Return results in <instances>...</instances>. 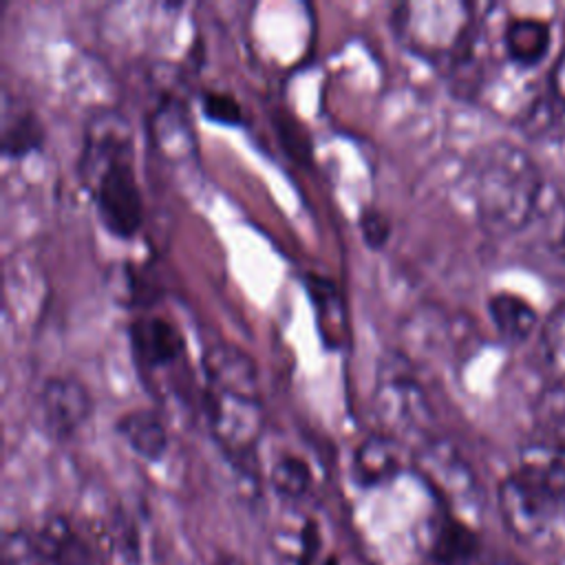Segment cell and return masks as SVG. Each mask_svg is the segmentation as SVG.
Returning a JSON list of instances; mask_svg holds the SVG:
<instances>
[{
  "mask_svg": "<svg viewBox=\"0 0 565 565\" xmlns=\"http://www.w3.org/2000/svg\"><path fill=\"white\" fill-rule=\"evenodd\" d=\"M320 565H340V561H338V556H333V554H329Z\"/></svg>",
  "mask_w": 565,
  "mask_h": 565,
  "instance_id": "cell-26",
  "label": "cell"
},
{
  "mask_svg": "<svg viewBox=\"0 0 565 565\" xmlns=\"http://www.w3.org/2000/svg\"><path fill=\"white\" fill-rule=\"evenodd\" d=\"M550 88H552V95L554 99L565 106V49L561 51L552 73H550Z\"/></svg>",
  "mask_w": 565,
  "mask_h": 565,
  "instance_id": "cell-24",
  "label": "cell"
},
{
  "mask_svg": "<svg viewBox=\"0 0 565 565\" xmlns=\"http://www.w3.org/2000/svg\"><path fill=\"white\" fill-rule=\"evenodd\" d=\"M541 344L554 386L565 393V302L558 305L543 322Z\"/></svg>",
  "mask_w": 565,
  "mask_h": 565,
  "instance_id": "cell-19",
  "label": "cell"
},
{
  "mask_svg": "<svg viewBox=\"0 0 565 565\" xmlns=\"http://www.w3.org/2000/svg\"><path fill=\"white\" fill-rule=\"evenodd\" d=\"M35 411L44 430L55 439L73 437L93 411V399L84 382L71 373L51 375L38 391Z\"/></svg>",
  "mask_w": 565,
  "mask_h": 565,
  "instance_id": "cell-7",
  "label": "cell"
},
{
  "mask_svg": "<svg viewBox=\"0 0 565 565\" xmlns=\"http://www.w3.org/2000/svg\"><path fill=\"white\" fill-rule=\"evenodd\" d=\"M402 470V452L397 441L386 433H373L364 437L351 455V475L364 486H382Z\"/></svg>",
  "mask_w": 565,
  "mask_h": 565,
  "instance_id": "cell-10",
  "label": "cell"
},
{
  "mask_svg": "<svg viewBox=\"0 0 565 565\" xmlns=\"http://www.w3.org/2000/svg\"><path fill=\"white\" fill-rule=\"evenodd\" d=\"M397 33L422 55L455 53L470 29V7L459 2H411L395 9Z\"/></svg>",
  "mask_w": 565,
  "mask_h": 565,
  "instance_id": "cell-4",
  "label": "cell"
},
{
  "mask_svg": "<svg viewBox=\"0 0 565 565\" xmlns=\"http://www.w3.org/2000/svg\"><path fill=\"white\" fill-rule=\"evenodd\" d=\"M358 225H360V234H362V241L366 243V247L371 249H380L388 236H391V221L384 212H380L377 207H364L360 212V218H358Z\"/></svg>",
  "mask_w": 565,
  "mask_h": 565,
  "instance_id": "cell-22",
  "label": "cell"
},
{
  "mask_svg": "<svg viewBox=\"0 0 565 565\" xmlns=\"http://www.w3.org/2000/svg\"><path fill=\"white\" fill-rule=\"evenodd\" d=\"M203 408L212 437L232 455H247L263 430L260 393L205 386Z\"/></svg>",
  "mask_w": 565,
  "mask_h": 565,
  "instance_id": "cell-5",
  "label": "cell"
},
{
  "mask_svg": "<svg viewBox=\"0 0 565 565\" xmlns=\"http://www.w3.org/2000/svg\"><path fill=\"white\" fill-rule=\"evenodd\" d=\"M433 556L444 565H466L470 558L479 552V539L472 532V527L457 519L446 514L433 534Z\"/></svg>",
  "mask_w": 565,
  "mask_h": 565,
  "instance_id": "cell-17",
  "label": "cell"
},
{
  "mask_svg": "<svg viewBox=\"0 0 565 565\" xmlns=\"http://www.w3.org/2000/svg\"><path fill=\"white\" fill-rule=\"evenodd\" d=\"M205 386L232 388V391H258V369L249 353L232 342H216L205 349L203 358Z\"/></svg>",
  "mask_w": 565,
  "mask_h": 565,
  "instance_id": "cell-9",
  "label": "cell"
},
{
  "mask_svg": "<svg viewBox=\"0 0 565 565\" xmlns=\"http://www.w3.org/2000/svg\"><path fill=\"white\" fill-rule=\"evenodd\" d=\"M216 565H245V563L238 556H234V554H223Z\"/></svg>",
  "mask_w": 565,
  "mask_h": 565,
  "instance_id": "cell-25",
  "label": "cell"
},
{
  "mask_svg": "<svg viewBox=\"0 0 565 565\" xmlns=\"http://www.w3.org/2000/svg\"><path fill=\"white\" fill-rule=\"evenodd\" d=\"M565 505V446L534 448L499 486V512L519 541L547 530Z\"/></svg>",
  "mask_w": 565,
  "mask_h": 565,
  "instance_id": "cell-3",
  "label": "cell"
},
{
  "mask_svg": "<svg viewBox=\"0 0 565 565\" xmlns=\"http://www.w3.org/2000/svg\"><path fill=\"white\" fill-rule=\"evenodd\" d=\"M269 483L278 497L298 501L311 490L313 472L302 457L282 455L274 461V466L269 470Z\"/></svg>",
  "mask_w": 565,
  "mask_h": 565,
  "instance_id": "cell-18",
  "label": "cell"
},
{
  "mask_svg": "<svg viewBox=\"0 0 565 565\" xmlns=\"http://www.w3.org/2000/svg\"><path fill=\"white\" fill-rule=\"evenodd\" d=\"M130 347L143 366L161 369L177 362L183 351V338L168 318L141 316L128 324Z\"/></svg>",
  "mask_w": 565,
  "mask_h": 565,
  "instance_id": "cell-8",
  "label": "cell"
},
{
  "mask_svg": "<svg viewBox=\"0 0 565 565\" xmlns=\"http://www.w3.org/2000/svg\"><path fill=\"white\" fill-rule=\"evenodd\" d=\"M115 430L126 446L146 461L161 459L168 448L166 426L152 408H128L117 417Z\"/></svg>",
  "mask_w": 565,
  "mask_h": 565,
  "instance_id": "cell-11",
  "label": "cell"
},
{
  "mask_svg": "<svg viewBox=\"0 0 565 565\" xmlns=\"http://www.w3.org/2000/svg\"><path fill=\"white\" fill-rule=\"evenodd\" d=\"M488 316L499 335L514 344L527 340L539 324L536 309L525 298L512 291L492 294L488 298Z\"/></svg>",
  "mask_w": 565,
  "mask_h": 565,
  "instance_id": "cell-14",
  "label": "cell"
},
{
  "mask_svg": "<svg viewBox=\"0 0 565 565\" xmlns=\"http://www.w3.org/2000/svg\"><path fill=\"white\" fill-rule=\"evenodd\" d=\"M305 287L318 313V329L329 347H340L347 340V316L340 291L331 278L307 274Z\"/></svg>",
  "mask_w": 565,
  "mask_h": 565,
  "instance_id": "cell-13",
  "label": "cell"
},
{
  "mask_svg": "<svg viewBox=\"0 0 565 565\" xmlns=\"http://www.w3.org/2000/svg\"><path fill=\"white\" fill-rule=\"evenodd\" d=\"M543 190L534 159L510 141H492L472 159V196L479 223L492 234L527 225Z\"/></svg>",
  "mask_w": 565,
  "mask_h": 565,
  "instance_id": "cell-2",
  "label": "cell"
},
{
  "mask_svg": "<svg viewBox=\"0 0 565 565\" xmlns=\"http://www.w3.org/2000/svg\"><path fill=\"white\" fill-rule=\"evenodd\" d=\"M79 177L102 225L119 238H130L141 225L143 201L132 166V130L119 110L99 108L86 119Z\"/></svg>",
  "mask_w": 565,
  "mask_h": 565,
  "instance_id": "cell-1",
  "label": "cell"
},
{
  "mask_svg": "<svg viewBox=\"0 0 565 565\" xmlns=\"http://www.w3.org/2000/svg\"><path fill=\"white\" fill-rule=\"evenodd\" d=\"M320 527L309 519L300 532V565H320L324 561L320 558Z\"/></svg>",
  "mask_w": 565,
  "mask_h": 565,
  "instance_id": "cell-23",
  "label": "cell"
},
{
  "mask_svg": "<svg viewBox=\"0 0 565 565\" xmlns=\"http://www.w3.org/2000/svg\"><path fill=\"white\" fill-rule=\"evenodd\" d=\"M371 406L377 419L393 433L422 428L430 417V404L404 358H386L377 371Z\"/></svg>",
  "mask_w": 565,
  "mask_h": 565,
  "instance_id": "cell-6",
  "label": "cell"
},
{
  "mask_svg": "<svg viewBox=\"0 0 565 565\" xmlns=\"http://www.w3.org/2000/svg\"><path fill=\"white\" fill-rule=\"evenodd\" d=\"M550 44V26L539 18H514L505 24L503 49L508 57L519 66L539 64L547 55Z\"/></svg>",
  "mask_w": 565,
  "mask_h": 565,
  "instance_id": "cell-15",
  "label": "cell"
},
{
  "mask_svg": "<svg viewBox=\"0 0 565 565\" xmlns=\"http://www.w3.org/2000/svg\"><path fill=\"white\" fill-rule=\"evenodd\" d=\"M201 113L207 119L225 126H234L243 119V110L236 97L227 90H216V88H207L201 93Z\"/></svg>",
  "mask_w": 565,
  "mask_h": 565,
  "instance_id": "cell-20",
  "label": "cell"
},
{
  "mask_svg": "<svg viewBox=\"0 0 565 565\" xmlns=\"http://www.w3.org/2000/svg\"><path fill=\"white\" fill-rule=\"evenodd\" d=\"M42 563L33 532L13 530L7 532L2 539V565H38Z\"/></svg>",
  "mask_w": 565,
  "mask_h": 565,
  "instance_id": "cell-21",
  "label": "cell"
},
{
  "mask_svg": "<svg viewBox=\"0 0 565 565\" xmlns=\"http://www.w3.org/2000/svg\"><path fill=\"white\" fill-rule=\"evenodd\" d=\"M33 541L42 563L51 565H86L88 563V545L77 534V530L64 516L46 519L35 532Z\"/></svg>",
  "mask_w": 565,
  "mask_h": 565,
  "instance_id": "cell-12",
  "label": "cell"
},
{
  "mask_svg": "<svg viewBox=\"0 0 565 565\" xmlns=\"http://www.w3.org/2000/svg\"><path fill=\"white\" fill-rule=\"evenodd\" d=\"M44 141V128L40 117L31 108H4L0 148L7 159H20L38 150Z\"/></svg>",
  "mask_w": 565,
  "mask_h": 565,
  "instance_id": "cell-16",
  "label": "cell"
}]
</instances>
